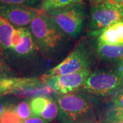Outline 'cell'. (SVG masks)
Returning a JSON list of instances; mask_svg holds the SVG:
<instances>
[{"instance_id":"obj_1","label":"cell","mask_w":123,"mask_h":123,"mask_svg":"<svg viewBox=\"0 0 123 123\" xmlns=\"http://www.w3.org/2000/svg\"><path fill=\"white\" fill-rule=\"evenodd\" d=\"M29 30L36 44L44 55H56L66 48L69 37L43 10L31 22Z\"/></svg>"},{"instance_id":"obj_2","label":"cell","mask_w":123,"mask_h":123,"mask_svg":"<svg viewBox=\"0 0 123 123\" xmlns=\"http://www.w3.org/2000/svg\"><path fill=\"white\" fill-rule=\"evenodd\" d=\"M57 120L60 123H84L96 118L94 103L88 93L74 92L56 95Z\"/></svg>"},{"instance_id":"obj_3","label":"cell","mask_w":123,"mask_h":123,"mask_svg":"<svg viewBox=\"0 0 123 123\" xmlns=\"http://www.w3.org/2000/svg\"><path fill=\"white\" fill-rule=\"evenodd\" d=\"M69 38H76L84 29L86 12L82 3L44 11Z\"/></svg>"},{"instance_id":"obj_4","label":"cell","mask_w":123,"mask_h":123,"mask_svg":"<svg viewBox=\"0 0 123 123\" xmlns=\"http://www.w3.org/2000/svg\"><path fill=\"white\" fill-rule=\"evenodd\" d=\"M120 21H123V7L113 0L92 2L89 20L90 35L97 36L104 29Z\"/></svg>"},{"instance_id":"obj_5","label":"cell","mask_w":123,"mask_h":123,"mask_svg":"<svg viewBox=\"0 0 123 123\" xmlns=\"http://www.w3.org/2000/svg\"><path fill=\"white\" fill-rule=\"evenodd\" d=\"M94 55V50L85 41H81L61 63L43 75L48 77H56L90 69Z\"/></svg>"},{"instance_id":"obj_6","label":"cell","mask_w":123,"mask_h":123,"mask_svg":"<svg viewBox=\"0 0 123 123\" xmlns=\"http://www.w3.org/2000/svg\"><path fill=\"white\" fill-rule=\"evenodd\" d=\"M123 84L121 73L107 69H98L90 73L84 84L86 92L98 97H107L114 93Z\"/></svg>"},{"instance_id":"obj_7","label":"cell","mask_w":123,"mask_h":123,"mask_svg":"<svg viewBox=\"0 0 123 123\" xmlns=\"http://www.w3.org/2000/svg\"><path fill=\"white\" fill-rule=\"evenodd\" d=\"M8 94L26 98L37 97H51L53 94L57 95L42 77L40 78H13Z\"/></svg>"},{"instance_id":"obj_8","label":"cell","mask_w":123,"mask_h":123,"mask_svg":"<svg viewBox=\"0 0 123 123\" xmlns=\"http://www.w3.org/2000/svg\"><path fill=\"white\" fill-rule=\"evenodd\" d=\"M91 73L90 69H86L77 73L56 77L42 76L44 81L51 86L57 94H65L77 92L83 88L84 84Z\"/></svg>"},{"instance_id":"obj_9","label":"cell","mask_w":123,"mask_h":123,"mask_svg":"<svg viewBox=\"0 0 123 123\" xmlns=\"http://www.w3.org/2000/svg\"><path fill=\"white\" fill-rule=\"evenodd\" d=\"M43 10L23 5L0 4V16L12 25L25 27Z\"/></svg>"},{"instance_id":"obj_10","label":"cell","mask_w":123,"mask_h":123,"mask_svg":"<svg viewBox=\"0 0 123 123\" xmlns=\"http://www.w3.org/2000/svg\"><path fill=\"white\" fill-rule=\"evenodd\" d=\"M94 53L98 60L109 63L123 64V45H108L95 41Z\"/></svg>"},{"instance_id":"obj_11","label":"cell","mask_w":123,"mask_h":123,"mask_svg":"<svg viewBox=\"0 0 123 123\" xmlns=\"http://www.w3.org/2000/svg\"><path fill=\"white\" fill-rule=\"evenodd\" d=\"M97 40L108 45H123V21L116 23L102 30Z\"/></svg>"},{"instance_id":"obj_12","label":"cell","mask_w":123,"mask_h":123,"mask_svg":"<svg viewBox=\"0 0 123 123\" xmlns=\"http://www.w3.org/2000/svg\"><path fill=\"white\" fill-rule=\"evenodd\" d=\"M11 50L17 55L23 57H28L31 55H34L37 52H40L38 47L36 44L30 31L27 27H23L21 43L11 49Z\"/></svg>"},{"instance_id":"obj_13","label":"cell","mask_w":123,"mask_h":123,"mask_svg":"<svg viewBox=\"0 0 123 123\" xmlns=\"http://www.w3.org/2000/svg\"><path fill=\"white\" fill-rule=\"evenodd\" d=\"M14 27L0 16V47L10 50L12 47V38Z\"/></svg>"},{"instance_id":"obj_14","label":"cell","mask_w":123,"mask_h":123,"mask_svg":"<svg viewBox=\"0 0 123 123\" xmlns=\"http://www.w3.org/2000/svg\"><path fill=\"white\" fill-rule=\"evenodd\" d=\"M52 99L53 98L47 97H37L31 98L30 105L33 116L40 117Z\"/></svg>"},{"instance_id":"obj_15","label":"cell","mask_w":123,"mask_h":123,"mask_svg":"<svg viewBox=\"0 0 123 123\" xmlns=\"http://www.w3.org/2000/svg\"><path fill=\"white\" fill-rule=\"evenodd\" d=\"M84 0H43L41 10L46 11L50 9L60 8L68 6L82 3Z\"/></svg>"},{"instance_id":"obj_16","label":"cell","mask_w":123,"mask_h":123,"mask_svg":"<svg viewBox=\"0 0 123 123\" xmlns=\"http://www.w3.org/2000/svg\"><path fill=\"white\" fill-rule=\"evenodd\" d=\"M23 121L17 114L14 106L10 107L0 116V123H23Z\"/></svg>"},{"instance_id":"obj_17","label":"cell","mask_w":123,"mask_h":123,"mask_svg":"<svg viewBox=\"0 0 123 123\" xmlns=\"http://www.w3.org/2000/svg\"><path fill=\"white\" fill-rule=\"evenodd\" d=\"M57 115H58V107H57V102L56 101H54L53 99H52L40 117L47 120L49 123H50L57 119Z\"/></svg>"},{"instance_id":"obj_18","label":"cell","mask_w":123,"mask_h":123,"mask_svg":"<svg viewBox=\"0 0 123 123\" xmlns=\"http://www.w3.org/2000/svg\"><path fill=\"white\" fill-rule=\"evenodd\" d=\"M14 110L22 120H25L33 116L30 103L27 101H22L19 103L17 105L14 107Z\"/></svg>"},{"instance_id":"obj_19","label":"cell","mask_w":123,"mask_h":123,"mask_svg":"<svg viewBox=\"0 0 123 123\" xmlns=\"http://www.w3.org/2000/svg\"><path fill=\"white\" fill-rule=\"evenodd\" d=\"M103 118L123 120V108L116 106L113 108H110L105 112Z\"/></svg>"},{"instance_id":"obj_20","label":"cell","mask_w":123,"mask_h":123,"mask_svg":"<svg viewBox=\"0 0 123 123\" xmlns=\"http://www.w3.org/2000/svg\"><path fill=\"white\" fill-rule=\"evenodd\" d=\"M42 0H0V4H2L23 5L34 8V6L38 4Z\"/></svg>"},{"instance_id":"obj_21","label":"cell","mask_w":123,"mask_h":123,"mask_svg":"<svg viewBox=\"0 0 123 123\" xmlns=\"http://www.w3.org/2000/svg\"><path fill=\"white\" fill-rule=\"evenodd\" d=\"M12 73L10 68L6 65V62L0 57V79L12 78L10 77Z\"/></svg>"},{"instance_id":"obj_22","label":"cell","mask_w":123,"mask_h":123,"mask_svg":"<svg viewBox=\"0 0 123 123\" xmlns=\"http://www.w3.org/2000/svg\"><path fill=\"white\" fill-rule=\"evenodd\" d=\"M113 103L116 107L123 108V90H120L113 97Z\"/></svg>"},{"instance_id":"obj_23","label":"cell","mask_w":123,"mask_h":123,"mask_svg":"<svg viewBox=\"0 0 123 123\" xmlns=\"http://www.w3.org/2000/svg\"><path fill=\"white\" fill-rule=\"evenodd\" d=\"M23 123H49L41 117L32 116L23 121Z\"/></svg>"},{"instance_id":"obj_24","label":"cell","mask_w":123,"mask_h":123,"mask_svg":"<svg viewBox=\"0 0 123 123\" xmlns=\"http://www.w3.org/2000/svg\"><path fill=\"white\" fill-rule=\"evenodd\" d=\"M99 123H123V120H116V119H110V118H102L101 121Z\"/></svg>"},{"instance_id":"obj_25","label":"cell","mask_w":123,"mask_h":123,"mask_svg":"<svg viewBox=\"0 0 123 123\" xmlns=\"http://www.w3.org/2000/svg\"><path fill=\"white\" fill-rule=\"evenodd\" d=\"M11 106L12 105H8V104H7V103H1V102H0V116L8 108H9V107H11Z\"/></svg>"},{"instance_id":"obj_26","label":"cell","mask_w":123,"mask_h":123,"mask_svg":"<svg viewBox=\"0 0 123 123\" xmlns=\"http://www.w3.org/2000/svg\"><path fill=\"white\" fill-rule=\"evenodd\" d=\"M84 123H99L98 121H97V118H94L92 119V120H88V121H86V122H85Z\"/></svg>"},{"instance_id":"obj_27","label":"cell","mask_w":123,"mask_h":123,"mask_svg":"<svg viewBox=\"0 0 123 123\" xmlns=\"http://www.w3.org/2000/svg\"><path fill=\"white\" fill-rule=\"evenodd\" d=\"M113 1L116 4H118L120 6H121L122 7H123V0H113Z\"/></svg>"},{"instance_id":"obj_28","label":"cell","mask_w":123,"mask_h":123,"mask_svg":"<svg viewBox=\"0 0 123 123\" xmlns=\"http://www.w3.org/2000/svg\"><path fill=\"white\" fill-rule=\"evenodd\" d=\"M1 95H4V92H3L2 86H1V81H0V97Z\"/></svg>"},{"instance_id":"obj_29","label":"cell","mask_w":123,"mask_h":123,"mask_svg":"<svg viewBox=\"0 0 123 123\" xmlns=\"http://www.w3.org/2000/svg\"><path fill=\"white\" fill-rule=\"evenodd\" d=\"M91 2H94V1H104V0H90Z\"/></svg>"},{"instance_id":"obj_30","label":"cell","mask_w":123,"mask_h":123,"mask_svg":"<svg viewBox=\"0 0 123 123\" xmlns=\"http://www.w3.org/2000/svg\"><path fill=\"white\" fill-rule=\"evenodd\" d=\"M121 74L123 75V68H122V73H121Z\"/></svg>"},{"instance_id":"obj_31","label":"cell","mask_w":123,"mask_h":123,"mask_svg":"<svg viewBox=\"0 0 123 123\" xmlns=\"http://www.w3.org/2000/svg\"><path fill=\"white\" fill-rule=\"evenodd\" d=\"M42 1H43V0H42Z\"/></svg>"}]
</instances>
